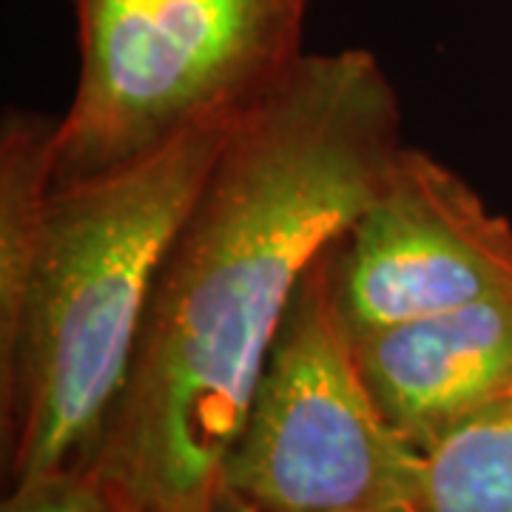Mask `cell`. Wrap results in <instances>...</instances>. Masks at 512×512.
<instances>
[{"mask_svg":"<svg viewBox=\"0 0 512 512\" xmlns=\"http://www.w3.org/2000/svg\"><path fill=\"white\" fill-rule=\"evenodd\" d=\"M402 148L367 49L308 55L231 131L165 254L92 473L128 512H211L293 296Z\"/></svg>","mask_w":512,"mask_h":512,"instance_id":"obj_1","label":"cell"},{"mask_svg":"<svg viewBox=\"0 0 512 512\" xmlns=\"http://www.w3.org/2000/svg\"><path fill=\"white\" fill-rule=\"evenodd\" d=\"M239 120L191 128L134 163L52 188L18 330L0 350L12 487L92 473L165 254Z\"/></svg>","mask_w":512,"mask_h":512,"instance_id":"obj_2","label":"cell"},{"mask_svg":"<svg viewBox=\"0 0 512 512\" xmlns=\"http://www.w3.org/2000/svg\"><path fill=\"white\" fill-rule=\"evenodd\" d=\"M308 3L74 0L80 72L57 126L55 185L254 111L305 57Z\"/></svg>","mask_w":512,"mask_h":512,"instance_id":"obj_3","label":"cell"},{"mask_svg":"<svg viewBox=\"0 0 512 512\" xmlns=\"http://www.w3.org/2000/svg\"><path fill=\"white\" fill-rule=\"evenodd\" d=\"M336 245L293 296L225 470V487L262 512H390L419 493L424 450L370 393L339 308Z\"/></svg>","mask_w":512,"mask_h":512,"instance_id":"obj_4","label":"cell"},{"mask_svg":"<svg viewBox=\"0 0 512 512\" xmlns=\"http://www.w3.org/2000/svg\"><path fill=\"white\" fill-rule=\"evenodd\" d=\"M350 333L512 296V222L419 148H399L336 245Z\"/></svg>","mask_w":512,"mask_h":512,"instance_id":"obj_5","label":"cell"},{"mask_svg":"<svg viewBox=\"0 0 512 512\" xmlns=\"http://www.w3.org/2000/svg\"><path fill=\"white\" fill-rule=\"evenodd\" d=\"M350 336L382 413L419 450L512 387V296Z\"/></svg>","mask_w":512,"mask_h":512,"instance_id":"obj_6","label":"cell"},{"mask_svg":"<svg viewBox=\"0 0 512 512\" xmlns=\"http://www.w3.org/2000/svg\"><path fill=\"white\" fill-rule=\"evenodd\" d=\"M60 120L9 111L0 126V350L18 330L55 188Z\"/></svg>","mask_w":512,"mask_h":512,"instance_id":"obj_7","label":"cell"},{"mask_svg":"<svg viewBox=\"0 0 512 512\" xmlns=\"http://www.w3.org/2000/svg\"><path fill=\"white\" fill-rule=\"evenodd\" d=\"M416 512H512V407L493 404L424 450Z\"/></svg>","mask_w":512,"mask_h":512,"instance_id":"obj_8","label":"cell"},{"mask_svg":"<svg viewBox=\"0 0 512 512\" xmlns=\"http://www.w3.org/2000/svg\"><path fill=\"white\" fill-rule=\"evenodd\" d=\"M0 512H128L94 473H66L12 487Z\"/></svg>","mask_w":512,"mask_h":512,"instance_id":"obj_9","label":"cell"},{"mask_svg":"<svg viewBox=\"0 0 512 512\" xmlns=\"http://www.w3.org/2000/svg\"><path fill=\"white\" fill-rule=\"evenodd\" d=\"M211 512H262L256 504H251L248 498H242L239 493H234V490H222V495L217 498V504L211 507Z\"/></svg>","mask_w":512,"mask_h":512,"instance_id":"obj_10","label":"cell"},{"mask_svg":"<svg viewBox=\"0 0 512 512\" xmlns=\"http://www.w3.org/2000/svg\"><path fill=\"white\" fill-rule=\"evenodd\" d=\"M498 404H507V407H512V387L510 390H507V396H504V399H501V402Z\"/></svg>","mask_w":512,"mask_h":512,"instance_id":"obj_11","label":"cell"},{"mask_svg":"<svg viewBox=\"0 0 512 512\" xmlns=\"http://www.w3.org/2000/svg\"><path fill=\"white\" fill-rule=\"evenodd\" d=\"M390 512H416L413 507H399V510H390Z\"/></svg>","mask_w":512,"mask_h":512,"instance_id":"obj_12","label":"cell"}]
</instances>
